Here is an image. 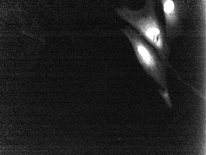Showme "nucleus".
<instances>
[{
    "label": "nucleus",
    "instance_id": "f257e3e1",
    "mask_svg": "<svg viewBox=\"0 0 206 155\" xmlns=\"http://www.w3.org/2000/svg\"><path fill=\"white\" fill-rule=\"evenodd\" d=\"M114 11L155 49L167 67H172L169 60L171 48L157 15L155 1H146L144 6L138 10L123 6L115 8Z\"/></svg>",
    "mask_w": 206,
    "mask_h": 155
},
{
    "label": "nucleus",
    "instance_id": "f03ea898",
    "mask_svg": "<svg viewBox=\"0 0 206 155\" xmlns=\"http://www.w3.org/2000/svg\"><path fill=\"white\" fill-rule=\"evenodd\" d=\"M121 31L130 42L139 62L146 73L164 90L168 92L165 65L155 49L129 26Z\"/></svg>",
    "mask_w": 206,
    "mask_h": 155
},
{
    "label": "nucleus",
    "instance_id": "7ed1b4c3",
    "mask_svg": "<svg viewBox=\"0 0 206 155\" xmlns=\"http://www.w3.org/2000/svg\"><path fill=\"white\" fill-rule=\"evenodd\" d=\"M158 91L165 100L168 106L170 108L172 109V105L171 101L168 92H166L164 90L163 91L161 89H158Z\"/></svg>",
    "mask_w": 206,
    "mask_h": 155
}]
</instances>
